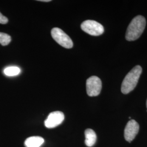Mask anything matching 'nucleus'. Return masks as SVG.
<instances>
[{"instance_id":"obj_1","label":"nucleus","mask_w":147,"mask_h":147,"mask_svg":"<svg viewBox=\"0 0 147 147\" xmlns=\"http://www.w3.org/2000/svg\"><path fill=\"white\" fill-rule=\"evenodd\" d=\"M146 25V20L142 16L135 17L127 27L125 38L127 41H134L139 38L144 31Z\"/></svg>"},{"instance_id":"obj_2","label":"nucleus","mask_w":147,"mask_h":147,"mask_svg":"<svg viewBox=\"0 0 147 147\" xmlns=\"http://www.w3.org/2000/svg\"><path fill=\"white\" fill-rule=\"evenodd\" d=\"M142 72V67L136 65L126 75L121 87V91L123 94H127L135 89Z\"/></svg>"},{"instance_id":"obj_3","label":"nucleus","mask_w":147,"mask_h":147,"mask_svg":"<svg viewBox=\"0 0 147 147\" xmlns=\"http://www.w3.org/2000/svg\"><path fill=\"white\" fill-rule=\"evenodd\" d=\"M51 34L53 39L61 46L67 49H71L73 47V42L71 38L61 28H53Z\"/></svg>"},{"instance_id":"obj_4","label":"nucleus","mask_w":147,"mask_h":147,"mask_svg":"<svg viewBox=\"0 0 147 147\" xmlns=\"http://www.w3.org/2000/svg\"><path fill=\"white\" fill-rule=\"evenodd\" d=\"M81 29L86 33L93 36H98L104 32V28L100 23L88 20L84 21L81 25Z\"/></svg>"},{"instance_id":"obj_5","label":"nucleus","mask_w":147,"mask_h":147,"mask_svg":"<svg viewBox=\"0 0 147 147\" xmlns=\"http://www.w3.org/2000/svg\"><path fill=\"white\" fill-rule=\"evenodd\" d=\"M102 82L100 78L96 76H92L87 80L86 90L89 96H98L101 92Z\"/></svg>"},{"instance_id":"obj_6","label":"nucleus","mask_w":147,"mask_h":147,"mask_svg":"<svg viewBox=\"0 0 147 147\" xmlns=\"http://www.w3.org/2000/svg\"><path fill=\"white\" fill-rule=\"evenodd\" d=\"M64 119V115L61 111H54L50 113L45 121V126L49 129L54 128L60 125Z\"/></svg>"},{"instance_id":"obj_7","label":"nucleus","mask_w":147,"mask_h":147,"mask_svg":"<svg viewBox=\"0 0 147 147\" xmlns=\"http://www.w3.org/2000/svg\"><path fill=\"white\" fill-rule=\"evenodd\" d=\"M140 126L136 121L131 119L129 121L124 129V138L126 141L131 142L139 131Z\"/></svg>"},{"instance_id":"obj_8","label":"nucleus","mask_w":147,"mask_h":147,"mask_svg":"<svg viewBox=\"0 0 147 147\" xmlns=\"http://www.w3.org/2000/svg\"><path fill=\"white\" fill-rule=\"evenodd\" d=\"M85 144L87 147L93 146L96 141V135L94 131L91 129H87L84 131Z\"/></svg>"},{"instance_id":"obj_9","label":"nucleus","mask_w":147,"mask_h":147,"mask_svg":"<svg viewBox=\"0 0 147 147\" xmlns=\"http://www.w3.org/2000/svg\"><path fill=\"white\" fill-rule=\"evenodd\" d=\"M44 142L42 137L32 136L27 138L25 141L26 147H40Z\"/></svg>"},{"instance_id":"obj_10","label":"nucleus","mask_w":147,"mask_h":147,"mask_svg":"<svg viewBox=\"0 0 147 147\" xmlns=\"http://www.w3.org/2000/svg\"><path fill=\"white\" fill-rule=\"evenodd\" d=\"M4 74L8 76H14L18 75L21 73V69L20 68L15 66L9 67L4 69Z\"/></svg>"},{"instance_id":"obj_11","label":"nucleus","mask_w":147,"mask_h":147,"mask_svg":"<svg viewBox=\"0 0 147 147\" xmlns=\"http://www.w3.org/2000/svg\"><path fill=\"white\" fill-rule=\"evenodd\" d=\"M11 42V37L8 34L0 32V44L2 46L8 45Z\"/></svg>"},{"instance_id":"obj_12","label":"nucleus","mask_w":147,"mask_h":147,"mask_svg":"<svg viewBox=\"0 0 147 147\" xmlns=\"http://www.w3.org/2000/svg\"><path fill=\"white\" fill-rule=\"evenodd\" d=\"M8 22V19L7 17L3 16L0 13V24H5Z\"/></svg>"},{"instance_id":"obj_13","label":"nucleus","mask_w":147,"mask_h":147,"mask_svg":"<svg viewBox=\"0 0 147 147\" xmlns=\"http://www.w3.org/2000/svg\"><path fill=\"white\" fill-rule=\"evenodd\" d=\"M39 1H41V2H50V1H51V0H40Z\"/></svg>"},{"instance_id":"obj_14","label":"nucleus","mask_w":147,"mask_h":147,"mask_svg":"<svg viewBox=\"0 0 147 147\" xmlns=\"http://www.w3.org/2000/svg\"><path fill=\"white\" fill-rule=\"evenodd\" d=\"M146 106H147V101H146Z\"/></svg>"}]
</instances>
